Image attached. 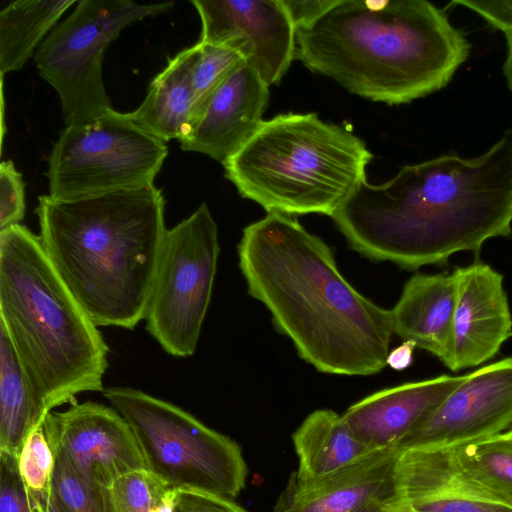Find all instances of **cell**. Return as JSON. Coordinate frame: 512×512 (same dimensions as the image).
Returning a JSON list of instances; mask_svg holds the SVG:
<instances>
[{"label":"cell","mask_w":512,"mask_h":512,"mask_svg":"<svg viewBox=\"0 0 512 512\" xmlns=\"http://www.w3.org/2000/svg\"><path fill=\"white\" fill-rule=\"evenodd\" d=\"M176 494L148 470L125 474L110 487L113 512H173Z\"/></svg>","instance_id":"obj_25"},{"label":"cell","mask_w":512,"mask_h":512,"mask_svg":"<svg viewBox=\"0 0 512 512\" xmlns=\"http://www.w3.org/2000/svg\"><path fill=\"white\" fill-rule=\"evenodd\" d=\"M197 43L200 52L193 70L194 105L190 124L199 115L208 99L224 79L235 68L246 63L243 56L234 49L220 45Z\"/></svg>","instance_id":"obj_27"},{"label":"cell","mask_w":512,"mask_h":512,"mask_svg":"<svg viewBox=\"0 0 512 512\" xmlns=\"http://www.w3.org/2000/svg\"><path fill=\"white\" fill-rule=\"evenodd\" d=\"M44 512H65V510L59 505L57 500L50 494V497L43 507Z\"/></svg>","instance_id":"obj_36"},{"label":"cell","mask_w":512,"mask_h":512,"mask_svg":"<svg viewBox=\"0 0 512 512\" xmlns=\"http://www.w3.org/2000/svg\"><path fill=\"white\" fill-rule=\"evenodd\" d=\"M296 30L306 28L336 5L338 0H282Z\"/></svg>","instance_id":"obj_33"},{"label":"cell","mask_w":512,"mask_h":512,"mask_svg":"<svg viewBox=\"0 0 512 512\" xmlns=\"http://www.w3.org/2000/svg\"><path fill=\"white\" fill-rule=\"evenodd\" d=\"M456 293L453 273L415 274L391 310L394 334L443 363L451 346Z\"/></svg>","instance_id":"obj_19"},{"label":"cell","mask_w":512,"mask_h":512,"mask_svg":"<svg viewBox=\"0 0 512 512\" xmlns=\"http://www.w3.org/2000/svg\"><path fill=\"white\" fill-rule=\"evenodd\" d=\"M174 2L80 0L35 53L39 74L58 93L65 126L91 122L112 110L102 63L109 44L131 23L166 12Z\"/></svg>","instance_id":"obj_8"},{"label":"cell","mask_w":512,"mask_h":512,"mask_svg":"<svg viewBox=\"0 0 512 512\" xmlns=\"http://www.w3.org/2000/svg\"><path fill=\"white\" fill-rule=\"evenodd\" d=\"M397 449L375 450L322 478L300 480L291 473L274 512H400Z\"/></svg>","instance_id":"obj_14"},{"label":"cell","mask_w":512,"mask_h":512,"mask_svg":"<svg viewBox=\"0 0 512 512\" xmlns=\"http://www.w3.org/2000/svg\"><path fill=\"white\" fill-rule=\"evenodd\" d=\"M398 478L404 507L414 512H512L470 482L448 448L401 451Z\"/></svg>","instance_id":"obj_18"},{"label":"cell","mask_w":512,"mask_h":512,"mask_svg":"<svg viewBox=\"0 0 512 512\" xmlns=\"http://www.w3.org/2000/svg\"><path fill=\"white\" fill-rule=\"evenodd\" d=\"M75 0H17L0 12V71H19ZM36 53V52H35Z\"/></svg>","instance_id":"obj_23"},{"label":"cell","mask_w":512,"mask_h":512,"mask_svg":"<svg viewBox=\"0 0 512 512\" xmlns=\"http://www.w3.org/2000/svg\"><path fill=\"white\" fill-rule=\"evenodd\" d=\"M507 53L503 64V73L509 89L512 91V32L506 36Z\"/></svg>","instance_id":"obj_35"},{"label":"cell","mask_w":512,"mask_h":512,"mask_svg":"<svg viewBox=\"0 0 512 512\" xmlns=\"http://www.w3.org/2000/svg\"><path fill=\"white\" fill-rule=\"evenodd\" d=\"M365 142L315 113L279 114L222 164L238 193L267 213L332 217L366 179Z\"/></svg>","instance_id":"obj_6"},{"label":"cell","mask_w":512,"mask_h":512,"mask_svg":"<svg viewBox=\"0 0 512 512\" xmlns=\"http://www.w3.org/2000/svg\"><path fill=\"white\" fill-rule=\"evenodd\" d=\"M237 251L249 295L305 362L346 376L376 374L387 365L391 310L359 293L330 247L296 219L267 213L243 229Z\"/></svg>","instance_id":"obj_2"},{"label":"cell","mask_w":512,"mask_h":512,"mask_svg":"<svg viewBox=\"0 0 512 512\" xmlns=\"http://www.w3.org/2000/svg\"><path fill=\"white\" fill-rule=\"evenodd\" d=\"M512 425V357L464 375L433 414L395 449H443L487 438Z\"/></svg>","instance_id":"obj_13"},{"label":"cell","mask_w":512,"mask_h":512,"mask_svg":"<svg viewBox=\"0 0 512 512\" xmlns=\"http://www.w3.org/2000/svg\"><path fill=\"white\" fill-rule=\"evenodd\" d=\"M0 324L47 414L104 390L109 347L39 236L21 224L0 231Z\"/></svg>","instance_id":"obj_5"},{"label":"cell","mask_w":512,"mask_h":512,"mask_svg":"<svg viewBox=\"0 0 512 512\" xmlns=\"http://www.w3.org/2000/svg\"><path fill=\"white\" fill-rule=\"evenodd\" d=\"M51 494L65 512H113L110 489L86 481L55 458Z\"/></svg>","instance_id":"obj_26"},{"label":"cell","mask_w":512,"mask_h":512,"mask_svg":"<svg viewBox=\"0 0 512 512\" xmlns=\"http://www.w3.org/2000/svg\"><path fill=\"white\" fill-rule=\"evenodd\" d=\"M166 143L114 109L65 126L48 157L49 196L73 200L154 184Z\"/></svg>","instance_id":"obj_9"},{"label":"cell","mask_w":512,"mask_h":512,"mask_svg":"<svg viewBox=\"0 0 512 512\" xmlns=\"http://www.w3.org/2000/svg\"><path fill=\"white\" fill-rule=\"evenodd\" d=\"M451 4L474 11L504 35L512 31V0H453Z\"/></svg>","instance_id":"obj_32"},{"label":"cell","mask_w":512,"mask_h":512,"mask_svg":"<svg viewBox=\"0 0 512 512\" xmlns=\"http://www.w3.org/2000/svg\"><path fill=\"white\" fill-rule=\"evenodd\" d=\"M415 347L416 345L412 341H403L401 345L389 351L386 364L397 371L406 369L413 361Z\"/></svg>","instance_id":"obj_34"},{"label":"cell","mask_w":512,"mask_h":512,"mask_svg":"<svg viewBox=\"0 0 512 512\" xmlns=\"http://www.w3.org/2000/svg\"><path fill=\"white\" fill-rule=\"evenodd\" d=\"M331 218L351 249L404 269L478 254L488 239L512 234V123L477 157L445 154L382 184L365 179Z\"/></svg>","instance_id":"obj_1"},{"label":"cell","mask_w":512,"mask_h":512,"mask_svg":"<svg viewBox=\"0 0 512 512\" xmlns=\"http://www.w3.org/2000/svg\"><path fill=\"white\" fill-rule=\"evenodd\" d=\"M451 346L443 364L452 371L492 359L512 337V315L503 275L488 264L457 267Z\"/></svg>","instance_id":"obj_15"},{"label":"cell","mask_w":512,"mask_h":512,"mask_svg":"<svg viewBox=\"0 0 512 512\" xmlns=\"http://www.w3.org/2000/svg\"><path fill=\"white\" fill-rule=\"evenodd\" d=\"M400 512H414V511L409 510V509H407V508H405V507H404Z\"/></svg>","instance_id":"obj_37"},{"label":"cell","mask_w":512,"mask_h":512,"mask_svg":"<svg viewBox=\"0 0 512 512\" xmlns=\"http://www.w3.org/2000/svg\"><path fill=\"white\" fill-rule=\"evenodd\" d=\"M25 185L13 161L0 165V231L20 224L25 216Z\"/></svg>","instance_id":"obj_30"},{"label":"cell","mask_w":512,"mask_h":512,"mask_svg":"<svg viewBox=\"0 0 512 512\" xmlns=\"http://www.w3.org/2000/svg\"><path fill=\"white\" fill-rule=\"evenodd\" d=\"M198 43L182 50L151 81L141 105L126 116L142 130L165 143L185 134L194 105L193 70Z\"/></svg>","instance_id":"obj_20"},{"label":"cell","mask_w":512,"mask_h":512,"mask_svg":"<svg viewBox=\"0 0 512 512\" xmlns=\"http://www.w3.org/2000/svg\"><path fill=\"white\" fill-rule=\"evenodd\" d=\"M299 459L292 472L300 480H314L337 472L371 453L342 415L329 409L309 414L293 433Z\"/></svg>","instance_id":"obj_21"},{"label":"cell","mask_w":512,"mask_h":512,"mask_svg":"<svg viewBox=\"0 0 512 512\" xmlns=\"http://www.w3.org/2000/svg\"><path fill=\"white\" fill-rule=\"evenodd\" d=\"M43 426L54 458L92 484L110 489L123 475L147 470L131 427L113 407L74 402L51 411Z\"/></svg>","instance_id":"obj_11"},{"label":"cell","mask_w":512,"mask_h":512,"mask_svg":"<svg viewBox=\"0 0 512 512\" xmlns=\"http://www.w3.org/2000/svg\"><path fill=\"white\" fill-rule=\"evenodd\" d=\"M219 253L217 224L206 203L166 231L145 320L171 356L189 357L197 349Z\"/></svg>","instance_id":"obj_10"},{"label":"cell","mask_w":512,"mask_h":512,"mask_svg":"<svg viewBox=\"0 0 512 512\" xmlns=\"http://www.w3.org/2000/svg\"><path fill=\"white\" fill-rule=\"evenodd\" d=\"M465 477L512 508V434L509 431L448 448Z\"/></svg>","instance_id":"obj_24"},{"label":"cell","mask_w":512,"mask_h":512,"mask_svg":"<svg viewBox=\"0 0 512 512\" xmlns=\"http://www.w3.org/2000/svg\"><path fill=\"white\" fill-rule=\"evenodd\" d=\"M47 415L0 324V452L18 456L28 436L43 425Z\"/></svg>","instance_id":"obj_22"},{"label":"cell","mask_w":512,"mask_h":512,"mask_svg":"<svg viewBox=\"0 0 512 512\" xmlns=\"http://www.w3.org/2000/svg\"><path fill=\"white\" fill-rule=\"evenodd\" d=\"M173 512H247L232 499L190 490H177Z\"/></svg>","instance_id":"obj_31"},{"label":"cell","mask_w":512,"mask_h":512,"mask_svg":"<svg viewBox=\"0 0 512 512\" xmlns=\"http://www.w3.org/2000/svg\"><path fill=\"white\" fill-rule=\"evenodd\" d=\"M103 396L131 427L147 470L175 490L234 499L245 487L241 447L192 414L130 387H107Z\"/></svg>","instance_id":"obj_7"},{"label":"cell","mask_w":512,"mask_h":512,"mask_svg":"<svg viewBox=\"0 0 512 512\" xmlns=\"http://www.w3.org/2000/svg\"><path fill=\"white\" fill-rule=\"evenodd\" d=\"M471 45L445 9L425 0H338L296 30L295 58L350 93L388 105L444 88Z\"/></svg>","instance_id":"obj_3"},{"label":"cell","mask_w":512,"mask_h":512,"mask_svg":"<svg viewBox=\"0 0 512 512\" xmlns=\"http://www.w3.org/2000/svg\"><path fill=\"white\" fill-rule=\"evenodd\" d=\"M18 468L27 492L44 507L51 494L54 455L43 425L26 439L18 454Z\"/></svg>","instance_id":"obj_28"},{"label":"cell","mask_w":512,"mask_h":512,"mask_svg":"<svg viewBox=\"0 0 512 512\" xmlns=\"http://www.w3.org/2000/svg\"><path fill=\"white\" fill-rule=\"evenodd\" d=\"M164 211L154 184L73 200L38 198L42 247L98 327L133 330L145 319L167 231Z\"/></svg>","instance_id":"obj_4"},{"label":"cell","mask_w":512,"mask_h":512,"mask_svg":"<svg viewBox=\"0 0 512 512\" xmlns=\"http://www.w3.org/2000/svg\"><path fill=\"white\" fill-rule=\"evenodd\" d=\"M269 101V85L246 63L217 87L179 140L184 151L223 163L258 129Z\"/></svg>","instance_id":"obj_16"},{"label":"cell","mask_w":512,"mask_h":512,"mask_svg":"<svg viewBox=\"0 0 512 512\" xmlns=\"http://www.w3.org/2000/svg\"><path fill=\"white\" fill-rule=\"evenodd\" d=\"M202 23L198 42L239 52L270 86L296 51V29L282 0H192Z\"/></svg>","instance_id":"obj_12"},{"label":"cell","mask_w":512,"mask_h":512,"mask_svg":"<svg viewBox=\"0 0 512 512\" xmlns=\"http://www.w3.org/2000/svg\"><path fill=\"white\" fill-rule=\"evenodd\" d=\"M507 431H509L512 434V425Z\"/></svg>","instance_id":"obj_38"},{"label":"cell","mask_w":512,"mask_h":512,"mask_svg":"<svg viewBox=\"0 0 512 512\" xmlns=\"http://www.w3.org/2000/svg\"><path fill=\"white\" fill-rule=\"evenodd\" d=\"M0 512H44L21 480L18 456L5 452H0Z\"/></svg>","instance_id":"obj_29"},{"label":"cell","mask_w":512,"mask_h":512,"mask_svg":"<svg viewBox=\"0 0 512 512\" xmlns=\"http://www.w3.org/2000/svg\"><path fill=\"white\" fill-rule=\"evenodd\" d=\"M463 379L464 375H441L386 388L354 403L342 416L370 449H395Z\"/></svg>","instance_id":"obj_17"}]
</instances>
